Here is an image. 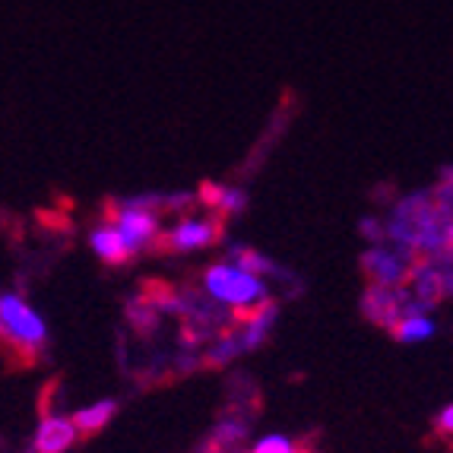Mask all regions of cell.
Returning <instances> with one entry per match:
<instances>
[{
    "mask_svg": "<svg viewBox=\"0 0 453 453\" xmlns=\"http://www.w3.org/2000/svg\"><path fill=\"white\" fill-rule=\"evenodd\" d=\"M250 453H304V450L295 444L288 434L273 431V434H260V438L250 444Z\"/></svg>",
    "mask_w": 453,
    "mask_h": 453,
    "instance_id": "cell-14",
    "label": "cell"
},
{
    "mask_svg": "<svg viewBox=\"0 0 453 453\" xmlns=\"http://www.w3.org/2000/svg\"><path fill=\"white\" fill-rule=\"evenodd\" d=\"M114 228L124 238V244L130 248V254H136L140 248L159 234V219L152 210H136V206H121V212L114 216Z\"/></svg>",
    "mask_w": 453,
    "mask_h": 453,
    "instance_id": "cell-5",
    "label": "cell"
},
{
    "mask_svg": "<svg viewBox=\"0 0 453 453\" xmlns=\"http://www.w3.org/2000/svg\"><path fill=\"white\" fill-rule=\"evenodd\" d=\"M232 264L242 266V270L250 273V276H282V270L273 264L270 257H264V254H257V250H250V248L232 250Z\"/></svg>",
    "mask_w": 453,
    "mask_h": 453,
    "instance_id": "cell-12",
    "label": "cell"
},
{
    "mask_svg": "<svg viewBox=\"0 0 453 453\" xmlns=\"http://www.w3.org/2000/svg\"><path fill=\"white\" fill-rule=\"evenodd\" d=\"M434 428L441 431V434H450L453 431V406H444L438 412V418H434Z\"/></svg>",
    "mask_w": 453,
    "mask_h": 453,
    "instance_id": "cell-16",
    "label": "cell"
},
{
    "mask_svg": "<svg viewBox=\"0 0 453 453\" xmlns=\"http://www.w3.org/2000/svg\"><path fill=\"white\" fill-rule=\"evenodd\" d=\"M416 264H418L416 254H406V250H396V248H380V244L362 254V270L378 286H406Z\"/></svg>",
    "mask_w": 453,
    "mask_h": 453,
    "instance_id": "cell-3",
    "label": "cell"
},
{
    "mask_svg": "<svg viewBox=\"0 0 453 453\" xmlns=\"http://www.w3.org/2000/svg\"><path fill=\"white\" fill-rule=\"evenodd\" d=\"M390 333L406 346H418V342H428L434 333H438V324L428 318V314H412V318H400L390 326Z\"/></svg>",
    "mask_w": 453,
    "mask_h": 453,
    "instance_id": "cell-11",
    "label": "cell"
},
{
    "mask_svg": "<svg viewBox=\"0 0 453 453\" xmlns=\"http://www.w3.org/2000/svg\"><path fill=\"white\" fill-rule=\"evenodd\" d=\"M276 318H280V308L273 302H264L260 308H254L250 314H244L242 326H238V342H242V352H254V349H260L266 342V336H270L273 324H276Z\"/></svg>",
    "mask_w": 453,
    "mask_h": 453,
    "instance_id": "cell-8",
    "label": "cell"
},
{
    "mask_svg": "<svg viewBox=\"0 0 453 453\" xmlns=\"http://www.w3.org/2000/svg\"><path fill=\"white\" fill-rule=\"evenodd\" d=\"M244 206H248V194H244V190L222 188L219 203H216V210H222V212H226V216H234V212H244Z\"/></svg>",
    "mask_w": 453,
    "mask_h": 453,
    "instance_id": "cell-15",
    "label": "cell"
},
{
    "mask_svg": "<svg viewBox=\"0 0 453 453\" xmlns=\"http://www.w3.org/2000/svg\"><path fill=\"white\" fill-rule=\"evenodd\" d=\"M0 342L19 349L29 358L48 342L45 318L13 292H0Z\"/></svg>",
    "mask_w": 453,
    "mask_h": 453,
    "instance_id": "cell-2",
    "label": "cell"
},
{
    "mask_svg": "<svg viewBox=\"0 0 453 453\" xmlns=\"http://www.w3.org/2000/svg\"><path fill=\"white\" fill-rule=\"evenodd\" d=\"M203 288L206 295H212L219 304L238 311V314H250L254 308L266 302V286L260 276H250L242 266L234 264H212L203 273Z\"/></svg>",
    "mask_w": 453,
    "mask_h": 453,
    "instance_id": "cell-1",
    "label": "cell"
},
{
    "mask_svg": "<svg viewBox=\"0 0 453 453\" xmlns=\"http://www.w3.org/2000/svg\"><path fill=\"white\" fill-rule=\"evenodd\" d=\"M406 298H409V292L403 286H378V282H374V286H368V292H365L362 311L371 324L390 330V326L400 320V308Z\"/></svg>",
    "mask_w": 453,
    "mask_h": 453,
    "instance_id": "cell-4",
    "label": "cell"
},
{
    "mask_svg": "<svg viewBox=\"0 0 453 453\" xmlns=\"http://www.w3.org/2000/svg\"><path fill=\"white\" fill-rule=\"evenodd\" d=\"M80 441V431H76L73 418L70 416H45L38 422L35 438H32V450L35 453H67L70 447Z\"/></svg>",
    "mask_w": 453,
    "mask_h": 453,
    "instance_id": "cell-6",
    "label": "cell"
},
{
    "mask_svg": "<svg viewBox=\"0 0 453 453\" xmlns=\"http://www.w3.org/2000/svg\"><path fill=\"white\" fill-rule=\"evenodd\" d=\"M118 416V400H96V403H89V406H83V409H76L73 416V425H76V431H80V438L83 434H98L102 428H108V422Z\"/></svg>",
    "mask_w": 453,
    "mask_h": 453,
    "instance_id": "cell-10",
    "label": "cell"
},
{
    "mask_svg": "<svg viewBox=\"0 0 453 453\" xmlns=\"http://www.w3.org/2000/svg\"><path fill=\"white\" fill-rule=\"evenodd\" d=\"M222 238L219 219H181L165 234L168 250H196L206 244H216Z\"/></svg>",
    "mask_w": 453,
    "mask_h": 453,
    "instance_id": "cell-7",
    "label": "cell"
},
{
    "mask_svg": "<svg viewBox=\"0 0 453 453\" xmlns=\"http://www.w3.org/2000/svg\"><path fill=\"white\" fill-rule=\"evenodd\" d=\"M89 244L92 250H96L98 260H105V264L118 266V264H127L134 254H130V248L124 244V238L118 234V228L114 226H102L96 228V232L89 234Z\"/></svg>",
    "mask_w": 453,
    "mask_h": 453,
    "instance_id": "cell-9",
    "label": "cell"
},
{
    "mask_svg": "<svg viewBox=\"0 0 453 453\" xmlns=\"http://www.w3.org/2000/svg\"><path fill=\"white\" fill-rule=\"evenodd\" d=\"M238 356H242V342H238V333L228 330V333H222L219 340L212 342L210 349H206L203 362L210 365V368H222V365L234 362Z\"/></svg>",
    "mask_w": 453,
    "mask_h": 453,
    "instance_id": "cell-13",
    "label": "cell"
}]
</instances>
